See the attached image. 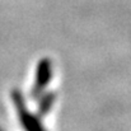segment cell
I'll return each instance as SVG.
<instances>
[{"mask_svg": "<svg viewBox=\"0 0 131 131\" xmlns=\"http://www.w3.org/2000/svg\"><path fill=\"white\" fill-rule=\"evenodd\" d=\"M12 99L17 110L19 122L22 127L24 129V131H46L42 122L40 121V116H36L28 111L24 98L19 90H14L12 93Z\"/></svg>", "mask_w": 131, "mask_h": 131, "instance_id": "1", "label": "cell"}, {"mask_svg": "<svg viewBox=\"0 0 131 131\" xmlns=\"http://www.w3.org/2000/svg\"><path fill=\"white\" fill-rule=\"evenodd\" d=\"M51 77H52V65L51 61L46 57L42 59L38 65H37V70H36V82L35 85L31 90V95L33 98H40L43 93L45 88L48 85V83L51 82Z\"/></svg>", "mask_w": 131, "mask_h": 131, "instance_id": "2", "label": "cell"}, {"mask_svg": "<svg viewBox=\"0 0 131 131\" xmlns=\"http://www.w3.org/2000/svg\"><path fill=\"white\" fill-rule=\"evenodd\" d=\"M55 102V94H45L41 95L40 103H38V116H45L50 112Z\"/></svg>", "mask_w": 131, "mask_h": 131, "instance_id": "3", "label": "cell"}, {"mask_svg": "<svg viewBox=\"0 0 131 131\" xmlns=\"http://www.w3.org/2000/svg\"><path fill=\"white\" fill-rule=\"evenodd\" d=\"M0 131H1V130H0Z\"/></svg>", "mask_w": 131, "mask_h": 131, "instance_id": "4", "label": "cell"}]
</instances>
